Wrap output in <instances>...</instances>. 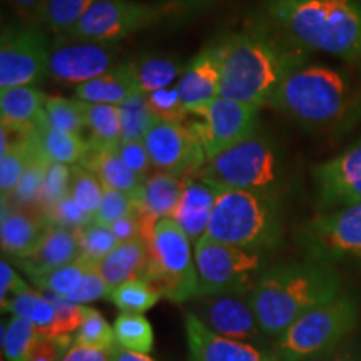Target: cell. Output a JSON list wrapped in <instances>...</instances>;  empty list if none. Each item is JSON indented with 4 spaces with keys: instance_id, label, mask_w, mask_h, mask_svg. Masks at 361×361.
I'll return each mask as SVG.
<instances>
[{
    "instance_id": "31",
    "label": "cell",
    "mask_w": 361,
    "mask_h": 361,
    "mask_svg": "<svg viewBox=\"0 0 361 361\" xmlns=\"http://www.w3.org/2000/svg\"><path fill=\"white\" fill-rule=\"evenodd\" d=\"M96 0H45L35 20L54 34L69 35Z\"/></svg>"
},
{
    "instance_id": "53",
    "label": "cell",
    "mask_w": 361,
    "mask_h": 361,
    "mask_svg": "<svg viewBox=\"0 0 361 361\" xmlns=\"http://www.w3.org/2000/svg\"><path fill=\"white\" fill-rule=\"evenodd\" d=\"M61 361H109V353L87 346L72 345Z\"/></svg>"
},
{
    "instance_id": "11",
    "label": "cell",
    "mask_w": 361,
    "mask_h": 361,
    "mask_svg": "<svg viewBox=\"0 0 361 361\" xmlns=\"http://www.w3.org/2000/svg\"><path fill=\"white\" fill-rule=\"evenodd\" d=\"M161 22H166V16L152 0H96L67 37L117 44L121 39Z\"/></svg>"
},
{
    "instance_id": "48",
    "label": "cell",
    "mask_w": 361,
    "mask_h": 361,
    "mask_svg": "<svg viewBox=\"0 0 361 361\" xmlns=\"http://www.w3.org/2000/svg\"><path fill=\"white\" fill-rule=\"evenodd\" d=\"M111 290L104 281L101 273H99L97 264L92 266L82 279V283L79 284V288L72 293L71 296H67L66 300L71 303L87 306L89 303H94L97 300H109Z\"/></svg>"
},
{
    "instance_id": "43",
    "label": "cell",
    "mask_w": 361,
    "mask_h": 361,
    "mask_svg": "<svg viewBox=\"0 0 361 361\" xmlns=\"http://www.w3.org/2000/svg\"><path fill=\"white\" fill-rule=\"evenodd\" d=\"M71 191V166L61 162H51L45 173L37 207L42 213L56 206L59 201L69 196Z\"/></svg>"
},
{
    "instance_id": "29",
    "label": "cell",
    "mask_w": 361,
    "mask_h": 361,
    "mask_svg": "<svg viewBox=\"0 0 361 361\" xmlns=\"http://www.w3.org/2000/svg\"><path fill=\"white\" fill-rule=\"evenodd\" d=\"M85 129L89 130V147L117 149L123 141L119 106L84 102Z\"/></svg>"
},
{
    "instance_id": "24",
    "label": "cell",
    "mask_w": 361,
    "mask_h": 361,
    "mask_svg": "<svg viewBox=\"0 0 361 361\" xmlns=\"http://www.w3.org/2000/svg\"><path fill=\"white\" fill-rule=\"evenodd\" d=\"M45 101L47 96L35 85L0 90L2 126L19 133H35L45 123Z\"/></svg>"
},
{
    "instance_id": "50",
    "label": "cell",
    "mask_w": 361,
    "mask_h": 361,
    "mask_svg": "<svg viewBox=\"0 0 361 361\" xmlns=\"http://www.w3.org/2000/svg\"><path fill=\"white\" fill-rule=\"evenodd\" d=\"M117 152L123 157L126 164L129 166L130 171L144 180L149 168L152 166L144 141H123L117 147Z\"/></svg>"
},
{
    "instance_id": "9",
    "label": "cell",
    "mask_w": 361,
    "mask_h": 361,
    "mask_svg": "<svg viewBox=\"0 0 361 361\" xmlns=\"http://www.w3.org/2000/svg\"><path fill=\"white\" fill-rule=\"evenodd\" d=\"M200 295H250L261 274L266 259L261 251H251L204 236L194 246Z\"/></svg>"
},
{
    "instance_id": "26",
    "label": "cell",
    "mask_w": 361,
    "mask_h": 361,
    "mask_svg": "<svg viewBox=\"0 0 361 361\" xmlns=\"http://www.w3.org/2000/svg\"><path fill=\"white\" fill-rule=\"evenodd\" d=\"M149 263V247L144 239L121 243L114 251L97 264L99 273L106 281L109 290L121 286V284L142 279Z\"/></svg>"
},
{
    "instance_id": "55",
    "label": "cell",
    "mask_w": 361,
    "mask_h": 361,
    "mask_svg": "<svg viewBox=\"0 0 361 361\" xmlns=\"http://www.w3.org/2000/svg\"><path fill=\"white\" fill-rule=\"evenodd\" d=\"M45 0H7L8 6L17 8L19 12L30 13V16L35 17V13L39 12V8L42 7Z\"/></svg>"
},
{
    "instance_id": "44",
    "label": "cell",
    "mask_w": 361,
    "mask_h": 361,
    "mask_svg": "<svg viewBox=\"0 0 361 361\" xmlns=\"http://www.w3.org/2000/svg\"><path fill=\"white\" fill-rule=\"evenodd\" d=\"M134 209L135 202L133 194L116 191V189L111 188H104L102 202L99 206L96 216H94V223L111 228L116 221L134 214Z\"/></svg>"
},
{
    "instance_id": "27",
    "label": "cell",
    "mask_w": 361,
    "mask_h": 361,
    "mask_svg": "<svg viewBox=\"0 0 361 361\" xmlns=\"http://www.w3.org/2000/svg\"><path fill=\"white\" fill-rule=\"evenodd\" d=\"M80 166L96 174L104 188L116 189L128 194H137L144 180L135 176L117 149H94L89 147L80 161Z\"/></svg>"
},
{
    "instance_id": "15",
    "label": "cell",
    "mask_w": 361,
    "mask_h": 361,
    "mask_svg": "<svg viewBox=\"0 0 361 361\" xmlns=\"http://www.w3.org/2000/svg\"><path fill=\"white\" fill-rule=\"evenodd\" d=\"M119 47L116 44L67 40L51 47L47 78L61 84L78 85L109 72L119 64Z\"/></svg>"
},
{
    "instance_id": "10",
    "label": "cell",
    "mask_w": 361,
    "mask_h": 361,
    "mask_svg": "<svg viewBox=\"0 0 361 361\" xmlns=\"http://www.w3.org/2000/svg\"><path fill=\"white\" fill-rule=\"evenodd\" d=\"M298 241L310 259L326 264L353 261L361 266V202L306 221Z\"/></svg>"
},
{
    "instance_id": "35",
    "label": "cell",
    "mask_w": 361,
    "mask_h": 361,
    "mask_svg": "<svg viewBox=\"0 0 361 361\" xmlns=\"http://www.w3.org/2000/svg\"><path fill=\"white\" fill-rule=\"evenodd\" d=\"M49 164H51V161L42 154L37 141H35V151L32 157H30L29 164H27L24 174H22L19 184L13 189L11 196L6 197L4 201L11 202L16 207H24V209L27 206L37 204Z\"/></svg>"
},
{
    "instance_id": "20",
    "label": "cell",
    "mask_w": 361,
    "mask_h": 361,
    "mask_svg": "<svg viewBox=\"0 0 361 361\" xmlns=\"http://www.w3.org/2000/svg\"><path fill=\"white\" fill-rule=\"evenodd\" d=\"M184 180L186 178L180 176L157 173L144 179L141 189L134 194V214L141 224V236L146 243L152 238L156 224L161 219L174 216L184 189Z\"/></svg>"
},
{
    "instance_id": "12",
    "label": "cell",
    "mask_w": 361,
    "mask_h": 361,
    "mask_svg": "<svg viewBox=\"0 0 361 361\" xmlns=\"http://www.w3.org/2000/svg\"><path fill=\"white\" fill-rule=\"evenodd\" d=\"M51 45L39 24H7L0 35V90L47 78Z\"/></svg>"
},
{
    "instance_id": "32",
    "label": "cell",
    "mask_w": 361,
    "mask_h": 361,
    "mask_svg": "<svg viewBox=\"0 0 361 361\" xmlns=\"http://www.w3.org/2000/svg\"><path fill=\"white\" fill-rule=\"evenodd\" d=\"M116 343L121 348L149 355L154 346V329L144 314L121 313L114 322Z\"/></svg>"
},
{
    "instance_id": "34",
    "label": "cell",
    "mask_w": 361,
    "mask_h": 361,
    "mask_svg": "<svg viewBox=\"0 0 361 361\" xmlns=\"http://www.w3.org/2000/svg\"><path fill=\"white\" fill-rule=\"evenodd\" d=\"M40 336L39 328L30 319L13 314L11 322L2 326L4 356L7 361H25Z\"/></svg>"
},
{
    "instance_id": "52",
    "label": "cell",
    "mask_w": 361,
    "mask_h": 361,
    "mask_svg": "<svg viewBox=\"0 0 361 361\" xmlns=\"http://www.w3.org/2000/svg\"><path fill=\"white\" fill-rule=\"evenodd\" d=\"M109 229L112 231V234L119 239V243H128V241H134V239H142L141 224H139V219L135 218V214L126 216V218L116 221V223L112 224Z\"/></svg>"
},
{
    "instance_id": "33",
    "label": "cell",
    "mask_w": 361,
    "mask_h": 361,
    "mask_svg": "<svg viewBox=\"0 0 361 361\" xmlns=\"http://www.w3.org/2000/svg\"><path fill=\"white\" fill-rule=\"evenodd\" d=\"M2 310L16 316H24V318L30 319L39 328L42 336H49L57 318L56 306H54L52 301L44 293H37L32 290L12 298Z\"/></svg>"
},
{
    "instance_id": "18",
    "label": "cell",
    "mask_w": 361,
    "mask_h": 361,
    "mask_svg": "<svg viewBox=\"0 0 361 361\" xmlns=\"http://www.w3.org/2000/svg\"><path fill=\"white\" fill-rule=\"evenodd\" d=\"M189 361H279L274 351L211 331L192 311L184 313Z\"/></svg>"
},
{
    "instance_id": "41",
    "label": "cell",
    "mask_w": 361,
    "mask_h": 361,
    "mask_svg": "<svg viewBox=\"0 0 361 361\" xmlns=\"http://www.w3.org/2000/svg\"><path fill=\"white\" fill-rule=\"evenodd\" d=\"M96 266L90 261L79 258L74 263L64 266V268H59L52 273L44 274V276L35 278L32 281L40 288V291H49L54 295L67 298L79 288V284L82 283L85 273Z\"/></svg>"
},
{
    "instance_id": "28",
    "label": "cell",
    "mask_w": 361,
    "mask_h": 361,
    "mask_svg": "<svg viewBox=\"0 0 361 361\" xmlns=\"http://www.w3.org/2000/svg\"><path fill=\"white\" fill-rule=\"evenodd\" d=\"M34 134L39 149L51 162H61L67 166L80 164L89 149L87 139H84L82 134L54 129L47 123L39 126Z\"/></svg>"
},
{
    "instance_id": "13",
    "label": "cell",
    "mask_w": 361,
    "mask_h": 361,
    "mask_svg": "<svg viewBox=\"0 0 361 361\" xmlns=\"http://www.w3.org/2000/svg\"><path fill=\"white\" fill-rule=\"evenodd\" d=\"M259 107L218 97L191 126L204 151L206 162L239 142L246 141L258 129Z\"/></svg>"
},
{
    "instance_id": "14",
    "label": "cell",
    "mask_w": 361,
    "mask_h": 361,
    "mask_svg": "<svg viewBox=\"0 0 361 361\" xmlns=\"http://www.w3.org/2000/svg\"><path fill=\"white\" fill-rule=\"evenodd\" d=\"M144 146L159 173L189 178L196 176L206 164L201 142L191 126L183 123L156 121L144 137Z\"/></svg>"
},
{
    "instance_id": "42",
    "label": "cell",
    "mask_w": 361,
    "mask_h": 361,
    "mask_svg": "<svg viewBox=\"0 0 361 361\" xmlns=\"http://www.w3.org/2000/svg\"><path fill=\"white\" fill-rule=\"evenodd\" d=\"M75 236H78L79 241L80 258L87 259L94 264L101 263L109 252L121 245L119 239L112 234L109 228L96 223H90L85 228L75 231Z\"/></svg>"
},
{
    "instance_id": "22",
    "label": "cell",
    "mask_w": 361,
    "mask_h": 361,
    "mask_svg": "<svg viewBox=\"0 0 361 361\" xmlns=\"http://www.w3.org/2000/svg\"><path fill=\"white\" fill-rule=\"evenodd\" d=\"M49 226L42 213H32L2 200L0 243L2 251L16 259L25 258L37 247Z\"/></svg>"
},
{
    "instance_id": "16",
    "label": "cell",
    "mask_w": 361,
    "mask_h": 361,
    "mask_svg": "<svg viewBox=\"0 0 361 361\" xmlns=\"http://www.w3.org/2000/svg\"><path fill=\"white\" fill-rule=\"evenodd\" d=\"M192 303V313L219 336L256 346L269 340L259 326L250 295L197 296Z\"/></svg>"
},
{
    "instance_id": "49",
    "label": "cell",
    "mask_w": 361,
    "mask_h": 361,
    "mask_svg": "<svg viewBox=\"0 0 361 361\" xmlns=\"http://www.w3.org/2000/svg\"><path fill=\"white\" fill-rule=\"evenodd\" d=\"M71 345H74V338L72 336H40V340L35 343L25 361H61L67 351L71 350Z\"/></svg>"
},
{
    "instance_id": "51",
    "label": "cell",
    "mask_w": 361,
    "mask_h": 361,
    "mask_svg": "<svg viewBox=\"0 0 361 361\" xmlns=\"http://www.w3.org/2000/svg\"><path fill=\"white\" fill-rule=\"evenodd\" d=\"M29 290L30 288L22 281L17 271L12 268V264L2 259V263H0V303H2V308L12 298L19 296Z\"/></svg>"
},
{
    "instance_id": "6",
    "label": "cell",
    "mask_w": 361,
    "mask_h": 361,
    "mask_svg": "<svg viewBox=\"0 0 361 361\" xmlns=\"http://www.w3.org/2000/svg\"><path fill=\"white\" fill-rule=\"evenodd\" d=\"M358 316L355 298L341 293L293 323L276 340L274 353L279 361H319L353 331Z\"/></svg>"
},
{
    "instance_id": "23",
    "label": "cell",
    "mask_w": 361,
    "mask_h": 361,
    "mask_svg": "<svg viewBox=\"0 0 361 361\" xmlns=\"http://www.w3.org/2000/svg\"><path fill=\"white\" fill-rule=\"evenodd\" d=\"M79 258L80 250L75 233L57 226H49L37 247L25 258L17 259V263L29 274L30 279H35L59 268H64Z\"/></svg>"
},
{
    "instance_id": "7",
    "label": "cell",
    "mask_w": 361,
    "mask_h": 361,
    "mask_svg": "<svg viewBox=\"0 0 361 361\" xmlns=\"http://www.w3.org/2000/svg\"><path fill=\"white\" fill-rule=\"evenodd\" d=\"M186 233L173 218L161 219L149 239V263L142 279L173 303L183 305L200 295L196 259Z\"/></svg>"
},
{
    "instance_id": "21",
    "label": "cell",
    "mask_w": 361,
    "mask_h": 361,
    "mask_svg": "<svg viewBox=\"0 0 361 361\" xmlns=\"http://www.w3.org/2000/svg\"><path fill=\"white\" fill-rule=\"evenodd\" d=\"M218 192V188L211 186L196 176H189L184 180L183 194H180L173 219L186 233L194 246L207 234Z\"/></svg>"
},
{
    "instance_id": "30",
    "label": "cell",
    "mask_w": 361,
    "mask_h": 361,
    "mask_svg": "<svg viewBox=\"0 0 361 361\" xmlns=\"http://www.w3.org/2000/svg\"><path fill=\"white\" fill-rule=\"evenodd\" d=\"M188 64L176 61L173 57L149 56L133 62V69L139 89L144 94L168 89L174 80H179Z\"/></svg>"
},
{
    "instance_id": "47",
    "label": "cell",
    "mask_w": 361,
    "mask_h": 361,
    "mask_svg": "<svg viewBox=\"0 0 361 361\" xmlns=\"http://www.w3.org/2000/svg\"><path fill=\"white\" fill-rule=\"evenodd\" d=\"M147 104L157 121L183 123V119H186V116H189L188 111L184 109L176 85L147 94Z\"/></svg>"
},
{
    "instance_id": "37",
    "label": "cell",
    "mask_w": 361,
    "mask_h": 361,
    "mask_svg": "<svg viewBox=\"0 0 361 361\" xmlns=\"http://www.w3.org/2000/svg\"><path fill=\"white\" fill-rule=\"evenodd\" d=\"M162 298L164 296L147 281L133 279V281L114 288L109 295V301L121 310V313L144 314L146 311L154 308Z\"/></svg>"
},
{
    "instance_id": "46",
    "label": "cell",
    "mask_w": 361,
    "mask_h": 361,
    "mask_svg": "<svg viewBox=\"0 0 361 361\" xmlns=\"http://www.w3.org/2000/svg\"><path fill=\"white\" fill-rule=\"evenodd\" d=\"M47 219V223L51 226H57V228L69 229V231H79V229L85 228L90 223H94L92 216L84 213L80 207L75 204L74 200L71 197V194L64 197L62 201H59L56 206H52L51 209H47L42 213Z\"/></svg>"
},
{
    "instance_id": "8",
    "label": "cell",
    "mask_w": 361,
    "mask_h": 361,
    "mask_svg": "<svg viewBox=\"0 0 361 361\" xmlns=\"http://www.w3.org/2000/svg\"><path fill=\"white\" fill-rule=\"evenodd\" d=\"M196 178L218 189L274 192L281 178L279 156L268 135L256 130L246 141L207 161Z\"/></svg>"
},
{
    "instance_id": "4",
    "label": "cell",
    "mask_w": 361,
    "mask_h": 361,
    "mask_svg": "<svg viewBox=\"0 0 361 361\" xmlns=\"http://www.w3.org/2000/svg\"><path fill=\"white\" fill-rule=\"evenodd\" d=\"M266 106L306 128L328 129L355 114L360 96L346 72L314 64L293 72Z\"/></svg>"
},
{
    "instance_id": "39",
    "label": "cell",
    "mask_w": 361,
    "mask_h": 361,
    "mask_svg": "<svg viewBox=\"0 0 361 361\" xmlns=\"http://www.w3.org/2000/svg\"><path fill=\"white\" fill-rule=\"evenodd\" d=\"M71 197L84 213L96 216L102 202L104 186L96 174L90 173L84 166H71Z\"/></svg>"
},
{
    "instance_id": "3",
    "label": "cell",
    "mask_w": 361,
    "mask_h": 361,
    "mask_svg": "<svg viewBox=\"0 0 361 361\" xmlns=\"http://www.w3.org/2000/svg\"><path fill=\"white\" fill-rule=\"evenodd\" d=\"M261 12L298 47L361 62V0H261Z\"/></svg>"
},
{
    "instance_id": "54",
    "label": "cell",
    "mask_w": 361,
    "mask_h": 361,
    "mask_svg": "<svg viewBox=\"0 0 361 361\" xmlns=\"http://www.w3.org/2000/svg\"><path fill=\"white\" fill-rule=\"evenodd\" d=\"M109 361H154L149 355L135 353V351H129L121 348V346H114L109 351Z\"/></svg>"
},
{
    "instance_id": "56",
    "label": "cell",
    "mask_w": 361,
    "mask_h": 361,
    "mask_svg": "<svg viewBox=\"0 0 361 361\" xmlns=\"http://www.w3.org/2000/svg\"><path fill=\"white\" fill-rule=\"evenodd\" d=\"M319 361H356L355 358H351L348 355H340L335 356V358H329V360H319Z\"/></svg>"
},
{
    "instance_id": "45",
    "label": "cell",
    "mask_w": 361,
    "mask_h": 361,
    "mask_svg": "<svg viewBox=\"0 0 361 361\" xmlns=\"http://www.w3.org/2000/svg\"><path fill=\"white\" fill-rule=\"evenodd\" d=\"M152 2L162 8L166 22L180 27L197 19L221 0H152Z\"/></svg>"
},
{
    "instance_id": "5",
    "label": "cell",
    "mask_w": 361,
    "mask_h": 361,
    "mask_svg": "<svg viewBox=\"0 0 361 361\" xmlns=\"http://www.w3.org/2000/svg\"><path fill=\"white\" fill-rule=\"evenodd\" d=\"M206 236L251 251L278 247L283 224L274 192L219 189Z\"/></svg>"
},
{
    "instance_id": "40",
    "label": "cell",
    "mask_w": 361,
    "mask_h": 361,
    "mask_svg": "<svg viewBox=\"0 0 361 361\" xmlns=\"http://www.w3.org/2000/svg\"><path fill=\"white\" fill-rule=\"evenodd\" d=\"M74 345L87 346V348L101 350L109 353L117 345L114 328L104 319V316L97 310L85 308L82 324L74 335Z\"/></svg>"
},
{
    "instance_id": "19",
    "label": "cell",
    "mask_w": 361,
    "mask_h": 361,
    "mask_svg": "<svg viewBox=\"0 0 361 361\" xmlns=\"http://www.w3.org/2000/svg\"><path fill=\"white\" fill-rule=\"evenodd\" d=\"M180 101L188 114L200 117L216 99L221 97V69L216 42L188 62L178 84Z\"/></svg>"
},
{
    "instance_id": "1",
    "label": "cell",
    "mask_w": 361,
    "mask_h": 361,
    "mask_svg": "<svg viewBox=\"0 0 361 361\" xmlns=\"http://www.w3.org/2000/svg\"><path fill=\"white\" fill-rule=\"evenodd\" d=\"M214 42L219 54L221 97L259 109L308 59V51L279 32L261 11L241 29Z\"/></svg>"
},
{
    "instance_id": "36",
    "label": "cell",
    "mask_w": 361,
    "mask_h": 361,
    "mask_svg": "<svg viewBox=\"0 0 361 361\" xmlns=\"http://www.w3.org/2000/svg\"><path fill=\"white\" fill-rule=\"evenodd\" d=\"M123 141H144L149 129L156 123V116L149 109L147 94L135 92L119 106ZM121 141V142H123Z\"/></svg>"
},
{
    "instance_id": "17",
    "label": "cell",
    "mask_w": 361,
    "mask_h": 361,
    "mask_svg": "<svg viewBox=\"0 0 361 361\" xmlns=\"http://www.w3.org/2000/svg\"><path fill=\"white\" fill-rule=\"evenodd\" d=\"M313 184L319 202L331 209L361 202V137L341 154L314 166Z\"/></svg>"
},
{
    "instance_id": "25",
    "label": "cell",
    "mask_w": 361,
    "mask_h": 361,
    "mask_svg": "<svg viewBox=\"0 0 361 361\" xmlns=\"http://www.w3.org/2000/svg\"><path fill=\"white\" fill-rule=\"evenodd\" d=\"M74 89L79 101L107 106H121L126 99L141 90L135 80L133 62H121L101 78L87 80Z\"/></svg>"
},
{
    "instance_id": "38",
    "label": "cell",
    "mask_w": 361,
    "mask_h": 361,
    "mask_svg": "<svg viewBox=\"0 0 361 361\" xmlns=\"http://www.w3.org/2000/svg\"><path fill=\"white\" fill-rule=\"evenodd\" d=\"M45 123L54 129L82 134L85 129L84 102L79 99L47 96L45 101Z\"/></svg>"
},
{
    "instance_id": "2",
    "label": "cell",
    "mask_w": 361,
    "mask_h": 361,
    "mask_svg": "<svg viewBox=\"0 0 361 361\" xmlns=\"http://www.w3.org/2000/svg\"><path fill=\"white\" fill-rule=\"evenodd\" d=\"M341 293V278L331 264L291 261L266 269L250 293V301L264 335L278 340L301 316Z\"/></svg>"
}]
</instances>
